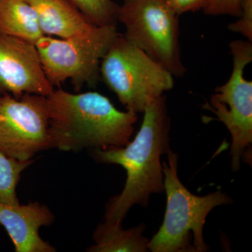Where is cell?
Returning <instances> with one entry per match:
<instances>
[{
	"label": "cell",
	"mask_w": 252,
	"mask_h": 252,
	"mask_svg": "<svg viewBox=\"0 0 252 252\" xmlns=\"http://www.w3.org/2000/svg\"><path fill=\"white\" fill-rule=\"evenodd\" d=\"M140 130L124 147L95 149L94 158L124 167L127 174L122 193L109 200L104 220L122 223L131 207H146L151 195L164 191L161 157L170 149V120L162 95L144 111Z\"/></svg>",
	"instance_id": "obj_1"
},
{
	"label": "cell",
	"mask_w": 252,
	"mask_h": 252,
	"mask_svg": "<svg viewBox=\"0 0 252 252\" xmlns=\"http://www.w3.org/2000/svg\"><path fill=\"white\" fill-rule=\"evenodd\" d=\"M47 99L50 149L79 152L124 147L130 142L138 119L137 113L119 110L97 92L54 89Z\"/></svg>",
	"instance_id": "obj_2"
},
{
	"label": "cell",
	"mask_w": 252,
	"mask_h": 252,
	"mask_svg": "<svg viewBox=\"0 0 252 252\" xmlns=\"http://www.w3.org/2000/svg\"><path fill=\"white\" fill-rule=\"evenodd\" d=\"M163 161L164 190L167 205L163 222L149 240L153 252H204L208 246L204 240L203 229L209 213L215 207L230 205L233 200L217 190L205 196L194 195L186 188L178 176V155L171 149Z\"/></svg>",
	"instance_id": "obj_3"
},
{
	"label": "cell",
	"mask_w": 252,
	"mask_h": 252,
	"mask_svg": "<svg viewBox=\"0 0 252 252\" xmlns=\"http://www.w3.org/2000/svg\"><path fill=\"white\" fill-rule=\"evenodd\" d=\"M99 74L126 109L137 114L174 86L171 73L120 34L101 61Z\"/></svg>",
	"instance_id": "obj_4"
},
{
	"label": "cell",
	"mask_w": 252,
	"mask_h": 252,
	"mask_svg": "<svg viewBox=\"0 0 252 252\" xmlns=\"http://www.w3.org/2000/svg\"><path fill=\"white\" fill-rule=\"evenodd\" d=\"M119 34L116 25H93L68 37L43 36L35 46L50 83L54 86L69 80L78 90L94 85L101 61Z\"/></svg>",
	"instance_id": "obj_5"
},
{
	"label": "cell",
	"mask_w": 252,
	"mask_h": 252,
	"mask_svg": "<svg viewBox=\"0 0 252 252\" xmlns=\"http://www.w3.org/2000/svg\"><path fill=\"white\" fill-rule=\"evenodd\" d=\"M178 16L163 0H125L118 21L127 41L160 63L172 75L182 77Z\"/></svg>",
	"instance_id": "obj_6"
},
{
	"label": "cell",
	"mask_w": 252,
	"mask_h": 252,
	"mask_svg": "<svg viewBox=\"0 0 252 252\" xmlns=\"http://www.w3.org/2000/svg\"><path fill=\"white\" fill-rule=\"evenodd\" d=\"M229 47L233 70L228 80L215 89L209 108L231 135L230 157L235 172L252 143V81L244 76L245 67L252 61V44L251 41L235 40Z\"/></svg>",
	"instance_id": "obj_7"
},
{
	"label": "cell",
	"mask_w": 252,
	"mask_h": 252,
	"mask_svg": "<svg viewBox=\"0 0 252 252\" xmlns=\"http://www.w3.org/2000/svg\"><path fill=\"white\" fill-rule=\"evenodd\" d=\"M50 149L47 96L0 94V152L19 161Z\"/></svg>",
	"instance_id": "obj_8"
},
{
	"label": "cell",
	"mask_w": 252,
	"mask_h": 252,
	"mask_svg": "<svg viewBox=\"0 0 252 252\" xmlns=\"http://www.w3.org/2000/svg\"><path fill=\"white\" fill-rule=\"evenodd\" d=\"M54 90L35 44L0 34V94L48 96Z\"/></svg>",
	"instance_id": "obj_9"
},
{
	"label": "cell",
	"mask_w": 252,
	"mask_h": 252,
	"mask_svg": "<svg viewBox=\"0 0 252 252\" xmlns=\"http://www.w3.org/2000/svg\"><path fill=\"white\" fill-rule=\"evenodd\" d=\"M54 215L38 202L27 205L0 202V224L7 232L16 252H54L56 249L39 235L42 226L54 223Z\"/></svg>",
	"instance_id": "obj_10"
},
{
	"label": "cell",
	"mask_w": 252,
	"mask_h": 252,
	"mask_svg": "<svg viewBox=\"0 0 252 252\" xmlns=\"http://www.w3.org/2000/svg\"><path fill=\"white\" fill-rule=\"evenodd\" d=\"M35 11L44 35L64 38L91 28V23L69 0H26Z\"/></svg>",
	"instance_id": "obj_11"
},
{
	"label": "cell",
	"mask_w": 252,
	"mask_h": 252,
	"mask_svg": "<svg viewBox=\"0 0 252 252\" xmlns=\"http://www.w3.org/2000/svg\"><path fill=\"white\" fill-rule=\"evenodd\" d=\"M145 225L124 229L122 223L104 220L94 230V244L90 252H145L149 251V240L144 236Z\"/></svg>",
	"instance_id": "obj_12"
},
{
	"label": "cell",
	"mask_w": 252,
	"mask_h": 252,
	"mask_svg": "<svg viewBox=\"0 0 252 252\" xmlns=\"http://www.w3.org/2000/svg\"><path fill=\"white\" fill-rule=\"evenodd\" d=\"M0 34L34 44L44 36L35 11L26 0H0Z\"/></svg>",
	"instance_id": "obj_13"
},
{
	"label": "cell",
	"mask_w": 252,
	"mask_h": 252,
	"mask_svg": "<svg viewBox=\"0 0 252 252\" xmlns=\"http://www.w3.org/2000/svg\"><path fill=\"white\" fill-rule=\"evenodd\" d=\"M34 160L19 161L6 157L0 152V202L6 204H18L16 187L21 174Z\"/></svg>",
	"instance_id": "obj_14"
},
{
	"label": "cell",
	"mask_w": 252,
	"mask_h": 252,
	"mask_svg": "<svg viewBox=\"0 0 252 252\" xmlns=\"http://www.w3.org/2000/svg\"><path fill=\"white\" fill-rule=\"evenodd\" d=\"M91 23L110 26L117 23L119 6L112 0H69Z\"/></svg>",
	"instance_id": "obj_15"
},
{
	"label": "cell",
	"mask_w": 252,
	"mask_h": 252,
	"mask_svg": "<svg viewBox=\"0 0 252 252\" xmlns=\"http://www.w3.org/2000/svg\"><path fill=\"white\" fill-rule=\"evenodd\" d=\"M241 15L236 22L230 23L228 28L230 31L241 34L249 41H252V0H243Z\"/></svg>",
	"instance_id": "obj_16"
},
{
	"label": "cell",
	"mask_w": 252,
	"mask_h": 252,
	"mask_svg": "<svg viewBox=\"0 0 252 252\" xmlns=\"http://www.w3.org/2000/svg\"><path fill=\"white\" fill-rule=\"evenodd\" d=\"M243 0H210L204 12L211 16L230 15L239 16L241 15V4Z\"/></svg>",
	"instance_id": "obj_17"
},
{
	"label": "cell",
	"mask_w": 252,
	"mask_h": 252,
	"mask_svg": "<svg viewBox=\"0 0 252 252\" xmlns=\"http://www.w3.org/2000/svg\"><path fill=\"white\" fill-rule=\"evenodd\" d=\"M177 16L204 9L210 0H163Z\"/></svg>",
	"instance_id": "obj_18"
}]
</instances>
